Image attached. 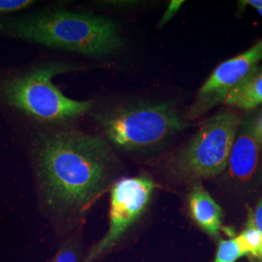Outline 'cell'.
I'll list each match as a JSON object with an SVG mask.
<instances>
[{
  "label": "cell",
  "mask_w": 262,
  "mask_h": 262,
  "mask_svg": "<svg viewBox=\"0 0 262 262\" xmlns=\"http://www.w3.org/2000/svg\"><path fill=\"white\" fill-rule=\"evenodd\" d=\"M35 164L43 205L62 230L83 221L111 188L117 171L114 154L102 137L72 129L42 133Z\"/></svg>",
  "instance_id": "obj_1"
},
{
  "label": "cell",
  "mask_w": 262,
  "mask_h": 262,
  "mask_svg": "<svg viewBox=\"0 0 262 262\" xmlns=\"http://www.w3.org/2000/svg\"><path fill=\"white\" fill-rule=\"evenodd\" d=\"M240 122V118L232 112L220 113L210 118L185 147L169 158V174L182 181L221 175L227 167Z\"/></svg>",
  "instance_id": "obj_5"
},
{
  "label": "cell",
  "mask_w": 262,
  "mask_h": 262,
  "mask_svg": "<svg viewBox=\"0 0 262 262\" xmlns=\"http://www.w3.org/2000/svg\"><path fill=\"white\" fill-rule=\"evenodd\" d=\"M262 167V137L256 121L239 128L227 163V175L234 183L247 186L257 178Z\"/></svg>",
  "instance_id": "obj_8"
},
{
  "label": "cell",
  "mask_w": 262,
  "mask_h": 262,
  "mask_svg": "<svg viewBox=\"0 0 262 262\" xmlns=\"http://www.w3.org/2000/svg\"><path fill=\"white\" fill-rule=\"evenodd\" d=\"M73 70L60 62H49L7 81L2 89L4 99L39 122L60 123L82 117L92 108L91 101H78L62 94L53 78Z\"/></svg>",
  "instance_id": "obj_4"
},
{
  "label": "cell",
  "mask_w": 262,
  "mask_h": 262,
  "mask_svg": "<svg viewBox=\"0 0 262 262\" xmlns=\"http://www.w3.org/2000/svg\"><path fill=\"white\" fill-rule=\"evenodd\" d=\"M223 103L243 110L262 104V68L256 67L225 95Z\"/></svg>",
  "instance_id": "obj_10"
},
{
  "label": "cell",
  "mask_w": 262,
  "mask_h": 262,
  "mask_svg": "<svg viewBox=\"0 0 262 262\" xmlns=\"http://www.w3.org/2000/svg\"><path fill=\"white\" fill-rule=\"evenodd\" d=\"M0 30L47 47L86 56H107L122 47L111 19L75 12H53L0 21Z\"/></svg>",
  "instance_id": "obj_2"
},
{
  "label": "cell",
  "mask_w": 262,
  "mask_h": 262,
  "mask_svg": "<svg viewBox=\"0 0 262 262\" xmlns=\"http://www.w3.org/2000/svg\"><path fill=\"white\" fill-rule=\"evenodd\" d=\"M251 213H252L253 224L257 228V230L260 232V234L262 235V197L257 202L254 210L253 211L251 210Z\"/></svg>",
  "instance_id": "obj_16"
},
{
  "label": "cell",
  "mask_w": 262,
  "mask_h": 262,
  "mask_svg": "<svg viewBox=\"0 0 262 262\" xmlns=\"http://www.w3.org/2000/svg\"><path fill=\"white\" fill-rule=\"evenodd\" d=\"M240 4L252 6L253 8H255L256 11L262 10V0H246V1H241Z\"/></svg>",
  "instance_id": "obj_17"
},
{
  "label": "cell",
  "mask_w": 262,
  "mask_h": 262,
  "mask_svg": "<svg viewBox=\"0 0 262 262\" xmlns=\"http://www.w3.org/2000/svg\"><path fill=\"white\" fill-rule=\"evenodd\" d=\"M155 188L152 179L145 174L114 182L110 188L108 229L84 255L83 262L100 259L122 241L145 213Z\"/></svg>",
  "instance_id": "obj_6"
},
{
  "label": "cell",
  "mask_w": 262,
  "mask_h": 262,
  "mask_svg": "<svg viewBox=\"0 0 262 262\" xmlns=\"http://www.w3.org/2000/svg\"><path fill=\"white\" fill-rule=\"evenodd\" d=\"M257 13H258V14H259V15H260V16H261L262 17V10H259V11H257Z\"/></svg>",
  "instance_id": "obj_19"
},
{
  "label": "cell",
  "mask_w": 262,
  "mask_h": 262,
  "mask_svg": "<svg viewBox=\"0 0 262 262\" xmlns=\"http://www.w3.org/2000/svg\"><path fill=\"white\" fill-rule=\"evenodd\" d=\"M84 255L82 239L73 234L60 245L51 262H83Z\"/></svg>",
  "instance_id": "obj_12"
},
{
  "label": "cell",
  "mask_w": 262,
  "mask_h": 262,
  "mask_svg": "<svg viewBox=\"0 0 262 262\" xmlns=\"http://www.w3.org/2000/svg\"><path fill=\"white\" fill-rule=\"evenodd\" d=\"M256 125H257V129L259 131L262 137V119L260 121H256Z\"/></svg>",
  "instance_id": "obj_18"
},
{
  "label": "cell",
  "mask_w": 262,
  "mask_h": 262,
  "mask_svg": "<svg viewBox=\"0 0 262 262\" xmlns=\"http://www.w3.org/2000/svg\"><path fill=\"white\" fill-rule=\"evenodd\" d=\"M33 3L34 1L31 0H0V14L26 9Z\"/></svg>",
  "instance_id": "obj_14"
},
{
  "label": "cell",
  "mask_w": 262,
  "mask_h": 262,
  "mask_svg": "<svg viewBox=\"0 0 262 262\" xmlns=\"http://www.w3.org/2000/svg\"><path fill=\"white\" fill-rule=\"evenodd\" d=\"M261 59L262 38L242 54L222 62L200 88L187 118L195 119L216 104L223 103L227 93L253 71Z\"/></svg>",
  "instance_id": "obj_7"
},
{
  "label": "cell",
  "mask_w": 262,
  "mask_h": 262,
  "mask_svg": "<svg viewBox=\"0 0 262 262\" xmlns=\"http://www.w3.org/2000/svg\"><path fill=\"white\" fill-rule=\"evenodd\" d=\"M189 215L206 234L216 237L223 228V210L204 187L196 183L187 194Z\"/></svg>",
  "instance_id": "obj_9"
},
{
  "label": "cell",
  "mask_w": 262,
  "mask_h": 262,
  "mask_svg": "<svg viewBox=\"0 0 262 262\" xmlns=\"http://www.w3.org/2000/svg\"><path fill=\"white\" fill-rule=\"evenodd\" d=\"M95 119L106 138L124 150L155 148L187 125L178 111L168 103L117 106L97 114Z\"/></svg>",
  "instance_id": "obj_3"
},
{
  "label": "cell",
  "mask_w": 262,
  "mask_h": 262,
  "mask_svg": "<svg viewBox=\"0 0 262 262\" xmlns=\"http://www.w3.org/2000/svg\"><path fill=\"white\" fill-rule=\"evenodd\" d=\"M183 3H184V1H181V0H173V1L170 2L164 15L162 16V18L159 21V28H162L164 25H166L169 20L177 14V12L180 9V7L183 5Z\"/></svg>",
  "instance_id": "obj_15"
},
{
  "label": "cell",
  "mask_w": 262,
  "mask_h": 262,
  "mask_svg": "<svg viewBox=\"0 0 262 262\" xmlns=\"http://www.w3.org/2000/svg\"><path fill=\"white\" fill-rule=\"evenodd\" d=\"M242 256L243 254L235 238L221 240L214 262H236Z\"/></svg>",
  "instance_id": "obj_13"
},
{
  "label": "cell",
  "mask_w": 262,
  "mask_h": 262,
  "mask_svg": "<svg viewBox=\"0 0 262 262\" xmlns=\"http://www.w3.org/2000/svg\"><path fill=\"white\" fill-rule=\"evenodd\" d=\"M235 240L243 256L247 255L253 260L262 262V235L253 224L251 210L248 215L247 225L242 232L235 237Z\"/></svg>",
  "instance_id": "obj_11"
}]
</instances>
